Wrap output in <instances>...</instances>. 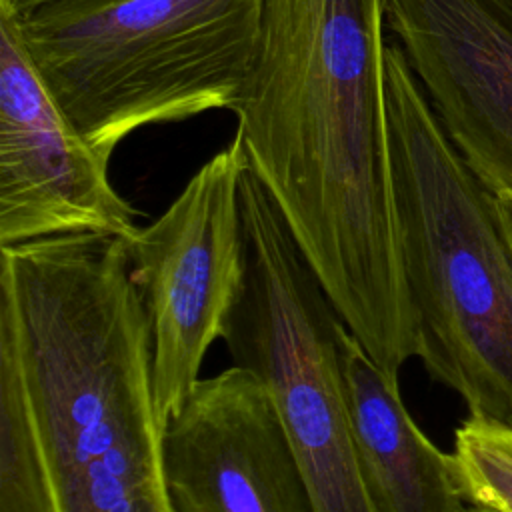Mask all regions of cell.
Returning a JSON list of instances; mask_svg holds the SVG:
<instances>
[{"label":"cell","mask_w":512,"mask_h":512,"mask_svg":"<svg viewBox=\"0 0 512 512\" xmlns=\"http://www.w3.org/2000/svg\"><path fill=\"white\" fill-rule=\"evenodd\" d=\"M384 0H264L232 110L248 168L346 328L392 376L418 354L390 188Z\"/></svg>","instance_id":"6da1fadb"},{"label":"cell","mask_w":512,"mask_h":512,"mask_svg":"<svg viewBox=\"0 0 512 512\" xmlns=\"http://www.w3.org/2000/svg\"><path fill=\"white\" fill-rule=\"evenodd\" d=\"M0 292L58 512H172L126 238L0 246Z\"/></svg>","instance_id":"7a4b0ae2"},{"label":"cell","mask_w":512,"mask_h":512,"mask_svg":"<svg viewBox=\"0 0 512 512\" xmlns=\"http://www.w3.org/2000/svg\"><path fill=\"white\" fill-rule=\"evenodd\" d=\"M390 188L418 358L468 416L512 426V248L492 192L386 44Z\"/></svg>","instance_id":"3957f363"},{"label":"cell","mask_w":512,"mask_h":512,"mask_svg":"<svg viewBox=\"0 0 512 512\" xmlns=\"http://www.w3.org/2000/svg\"><path fill=\"white\" fill-rule=\"evenodd\" d=\"M12 14L48 92L110 162L142 126L236 108L264 0H60Z\"/></svg>","instance_id":"277c9868"},{"label":"cell","mask_w":512,"mask_h":512,"mask_svg":"<svg viewBox=\"0 0 512 512\" xmlns=\"http://www.w3.org/2000/svg\"><path fill=\"white\" fill-rule=\"evenodd\" d=\"M246 278L220 338L268 388L318 512H376L362 480L338 364L342 318L276 204L242 176Z\"/></svg>","instance_id":"5b68a950"},{"label":"cell","mask_w":512,"mask_h":512,"mask_svg":"<svg viewBox=\"0 0 512 512\" xmlns=\"http://www.w3.org/2000/svg\"><path fill=\"white\" fill-rule=\"evenodd\" d=\"M246 168L234 136L198 168L160 218L126 240L150 326L152 400L162 432L198 384L204 356L244 286Z\"/></svg>","instance_id":"8992f818"},{"label":"cell","mask_w":512,"mask_h":512,"mask_svg":"<svg viewBox=\"0 0 512 512\" xmlns=\"http://www.w3.org/2000/svg\"><path fill=\"white\" fill-rule=\"evenodd\" d=\"M86 232L130 240L136 212L48 92L0 2V246Z\"/></svg>","instance_id":"52a82bcc"},{"label":"cell","mask_w":512,"mask_h":512,"mask_svg":"<svg viewBox=\"0 0 512 512\" xmlns=\"http://www.w3.org/2000/svg\"><path fill=\"white\" fill-rule=\"evenodd\" d=\"M172 512H318L264 382L200 378L162 432Z\"/></svg>","instance_id":"ba28073f"},{"label":"cell","mask_w":512,"mask_h":512,"mask_svg":"<svg viewBox=\"0 0 512 512\" xmlns=\"http://www.w3.org/2000/svg\"><path fill=\"white\" fill-rule=\"evenodd\" d=\"M410 70L460 156L512 190V10L502 0H384Z\"/></svg>","instance_id":"9c48e42d"},{"label":"cell","mask_w":512,"mask_h":512,"mask_svg":"<svg viewBox=\"0 0 512 512\" xmlns=\"http://www.w3.org/2000/svg\"><path fill=\"white\" fill-rule=\"evenodd\" d=\"M342 392L364 486L376 512H470L442 452L406 410L398 376L386 372L342 324Z\"/></svg>","instance_id":"30bf717a"},{"label":"cell","mask_w":512,"mask_h":512,"mask_svg":"<svg viewBox=\"0 0 512 512\" xmlns=\"http://www.w3.org/2000/svg\"><path fill=\"white\" fill-rule=\"evenodd\" d=\"M0 512H58L38 440L14 318L0 292Z\"/></svg>","instance_id":"8fae6325"},{"label":"cell","mask_w":512,"mask_h":512,"mask_svg":"<svg viewBox=\"0 0 512 512\" xmlns=\"http://www.w3.org/2000/svg\"><path fill=\"white\" fill-rule=\"evenodd\" d=\"M450 456L468 504L512 512V426L468 416L454 432Z\"/></svg>","instance_id":"7c38bea8"},{"label":"cell","mask_w":512,"mask_h":512,"mask_svg":"<svg viewBox=\"0 0 512 512\" xmlns=\"http://www.w3.org/2000/svg\"><path fill=\"white\" fill-rule=\"evenodd\" d=\"M492 200H494V208L502 224V230L512 248V190H496L492 192Z\"/></svg>","instance_id":"4fadbf2b"},{"label":"cell","mask_w":512,"mask_h":512,"mask_svg":"<svg viewBox=\"0 0 512 512\" xmlns=\"http://www.w3.org/2000/svg\"><path fill=\"white\" fill-rule=\"evenodd\" d=\"M2 4H6L12 12H22L28 10L32 6H40V4H48V2H60V0H0Z\"/></svg>","instance_id":"5bb4252c"},{"label":"cell","mask_w":512,"mask_h":512,"mask_svg":"<svg viewBox=\"0 0 512 512\" xmlns=\"http://www.w3.org/2000/svg\"><path fill=\"white\" fill-rule=\"evenodd\" d=\"M470 512H492V510H486V508H476V506H472V508H470Z\"/></svg>","instance_id":"9a60e30c"},{"label":"cell","mask_w":512,"mask_h":512,"mask_svg":"<svg viewBox=\"0 0 512 512\" xmlns=\"http://www.w3.org/2000/svg\"><path fill=\"white\" fill-rule=\"evenodd\" d=\"M502 2H504V4H506L510 10H512V0H502Z\"/></svg>","instance_id":"2e32d148"}]
</instances>
